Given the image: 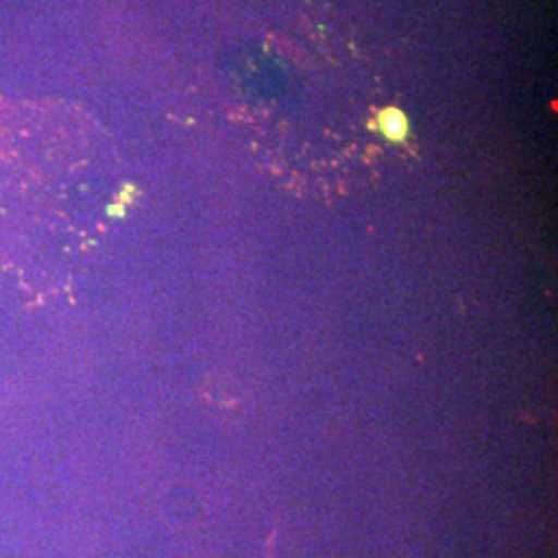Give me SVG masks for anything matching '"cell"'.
Returning a JSON list of instances; mask_svg holds the SVG:
<instances>
[{
	"label": "cell",
	"instance_id": "cell-1",
	"mask_svg": "<svg viewBox=\"0 0 558 558\" xmlns=\"http://www.w3.org/2000/svg\"><path fill=\"white\" fill-rule=\"evenodd\" d=\"M383 126H385L387 135H391L396 140L403 137V133H405V120L398 112H387L383 119Z\"/></svg>",
	"mask_w": 558,
	"mask_h": 558
}]
</instances>
